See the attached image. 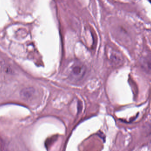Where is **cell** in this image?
Wrapping results in <instances>:
<instances>
[{
  "label": "cell",
  "mask_w": 151,
  "mask_h": 151,
  "mask_svg": "<svg viewBox=\"0 0 151 151\" xmlns=\"http://www.w3.org/2000/svg\"><path fill=\"white\" fill-rule=\"evenodd\" d=\"M86 71V68L84 64L81 63L74 64L71 68L70 77L75 80L82 79L85 76Z\"/></svg>",
  "instance_id": "cell-1"
},
{
  "label": "cell",
  "mask_w": 151,
  "mask_h": 151,
  "mask_svg": "<svg viewBox=\"0 0 151 151\" xmlns=\"http://www.w3.org/2000/svg\"><path fill=\"white\" fill-rule=\"evenodd\" d=\"M109 54V58L113 65L119 66L123 64L124 58L120 52L115 50L111 49Z\"/></svg>",
  "instance_id": "cell-2"
},
{
  "label": "cell",
  "mask_w": 151,
  "mask_h": 151,
  "mask_svg": "<svg viewBox=\"0 0 151 151\" xmlns=\"http://www.w3.org/2000/svg\"><path fill=\"white\" fill-rule=\"evenodd\" d=\"M141 63L145 70L151 73V55L143 57L141 59Z\"/></svg>",
  "instance_id": "cell-3"
},
{
  "label": "cell",
  "mask_w": 151,
  "mask_h": 151,
  "mask_svg": "<svg viewBox=\"0 0 151 151\" xmlns=\"http://www.w3.org/2000/svg\"><path fill=\"white\" fill-rule=\"evenodd\" d=\"M35 94V89L32 88H27L24 89L22 93L23 97L27 99H29L33 97Z\"/></svg>",
  "instance_id": "cell-4"
}]
</instances>
